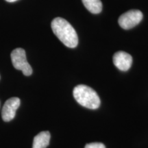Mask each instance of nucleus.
<instances>
[{
  "instance_id": "nucleus-8",
  "label": "nucleus",
  "mask_w": 148,
  "mask_h": 148,
  "mask_svg": "<svg viewBox=\"0 0 148 148\" xmlns=\"http://www.w3.org/2000/svg\"><path fill=\"white\" fill-rule=\"evenodd\" d=\"M86 8L93 14H98L102 10L101 0H82Z\"/></svg>"
},
{
  "instance_id": "nucleus-9",
  "label": "nucleus",
  "mask_w": 148,
  "mask_h": 148,
  "mask_svg": "<svg viewBox=\"0 0 148 148\" xmlns=\"http://www.w3.org/2000/svg\"><path fill=\"white\" fill-rule=\"evenodd\" d=\"M85 148H106V147L101 143H91L86 145Z\"/></svg>"
},
{
  "instance_id": "nucleus-2",
  "label": "nucleus",
  "mask_w": 148,
  "mask_h": 148,
  "mask_svg": "<svg viewBox=\"0 0 148 148\" xmlns=\"http://www.w3.org/2000/svg\"><path fill=\"white\" fill-rule=\"evenodd\" d=\"M75 100L82 106L89 109H97L100 106V99L92 88L84 84L76 86L73 89Z\"/></svg>"
},
{
  "instance_id": "nucleus-6",
  "label": "nucleus",
  "mask_w": 148,
  "mask_h": 148,
  "mask_svg": "<svg viewBox=\"0 0 148 148\" xmlns=\"http://www.w3.org/2000/svg\"><path fill=\"white\" fill-rule=\"evenodd\" d=\"M114 64L121 71H127L132 63V58L129 53L124 51H118L113 56Z\"/></svg>"
},
{
  "instance_id": "nucleus-1",
  "label": "nucleus",
  "mask_w": 148,
  "mask_h": 148,
  "mask_svg": "<svg viewBox=\"0 0 148 148\" xmlns=\"http://www.w3.org/2000/svg\"><path fill=\"white\" fill-rule=\"evenodd\" d=\"M51 29L53 34L64 45L74 48L78 43V37L75 29L66 20L60 17L55 18L51 21Z\"/></svg>"
},
{
  "instance_id": "nucleus-3",
  "label": "nucleus",
  "mask_w": 148,
  "mask_h": 148,
  "mask_svg": "<svg viewBox=\"0 0 148 148\" xmlns=\"http://www.w3.org/2000/svg\"><path fill=\"white\" fill-rule=\"evenodd\" d=\"M11 60L16 69L20 70L26 76L32 73V69L27 62L25 51L22 48H16L11 52Z\"/></svg>"
},
{
  "instance_id": "nucleus-10",
  "label": "nucleus",
  "mask_w": 148,
  "mask_h": 148,
  "mask_svg": "<svg viewBox=\"0 0 148 148\" xmlns=\"http://www.w3.org/2000/svg\"><path fill=\"white\" fill-rule=\"evenodd\" d=\"M6 1H8V2H14V1H17V0H5Z\"/></svg>"
},
{
  "instance_id": "nucleus-5",
  "label": "nucleus",
  "mask_w": 148,
  "mask_h": 148,
  "mask_svg": "<svg viewBox=\"0 0 148 148\" xmlns=\"http://www.w3.org/2000/svg\"><path fill=\"white\" fill-rule=\"evenodd\" d=\"M19 98L12 97L5 101L2 109V119L4 121H10L15 116L16 111L20 106Z\"/></svg>"
},
{
  "instance_id": "nucleus-7",
  "label": "nucleus",
  "mask_w": 148,
  "mask_h": 148,
  "mask_svg": "<svg viewBox=\"0 0 148 148\" xmlns=\"http://www.w3.org/2000/svg\"><path fill=\"white\" fill-rule=\"evenodd\" d=\"M50 140V133L48 131L40 132L35 136L33 140L32 148H46Z\"/></svg>"
},
{
  "instance_id": "nucleus-4",
  "label": "nucleus",
  "mask_w": 148,
  "mask_h": 148,
  "mask_svg": "<svg viewBox=\"0 0 148 148\" xmlns=\"http://www.w3.org/2000/svg\"><path fill=\"white\" fill-rule=\"evenodd\" d=\"M143 19V13L138 10H130L121 14L119 24L123 29H129L138 25Z\"/></svg>"
}]
</instances>
